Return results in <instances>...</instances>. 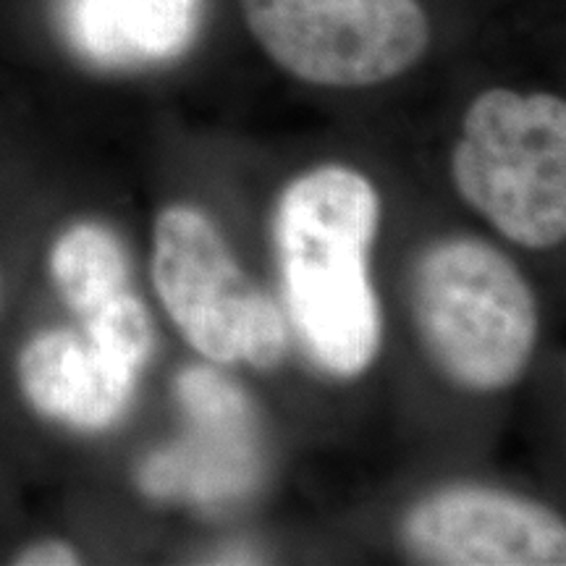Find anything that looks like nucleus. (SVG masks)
<instances>
[{
    "instance_id": "nucleus-1",
    "label": "nucleus",
    "mask_w": 566,
    "mask_h": 566,
    "mask_svg": "<svg viewBox=\"0 0 566 566\" xmlns=\"http://www.w3.org/2000/svg\"><path fill=\"white\" fill-rule=\"evenodd\" d=\"M380 200L367 176L321 166L296 176L275 208L273 239L289 321L317 367L354 378L380 349L370 247Z\"/></svg>"
},
{
    "instance_id": "nucleus-2",
    "label": "nucleus",
    "mask_w": 566,
    "mask_h": 566,
    "mask_svg": "<svg viewBox=\"0 0 566 566\" xmlns=\"http://www.w3.org/2000/svg\"><path fill=\"white\" fill-rule=\"evenodd\" d=\"M409 307L430 359L467 391H501L527 370L537 304L516 265L480 239H443L417 258Z\"/></svg>"
},
{
    "instance_id": "nucleus-3",
    "label": "nucleus",
    "mask_w": 566,
    "mask_h": 566,
    "mask_svg": "<svg viewBox=\"0 0 566 566\" xmlns=\"http://www.w3.org/2000/svg\"><path fill=\"white\" fill-rule=\"evenodd\" d=\"M462 200L509 242L551 250L566 237V105L548 92L488 90L467 108L451 155Z\"/></svg>"
},
{
    "instance_id": "nucleus-4",
    "label": "nucleus",
    "mask_w": 566,
    "mask_h": 566,
    "mask_svg": "<svg viewBox=\"0 0 566 566\" xmlns=\"http://www.w3.org/2000/svg\"><path fill=\"white\" fill-rule=\"evenodd\" d=\"M153 281L187 344L216 365L244 359L273 370L286 354V321L250 281L205 212L174 205L153 229Z\"/></svg>"
},
{
    "instance_id": "nucleus-5",
    "label": "nucleus",
    "mask_w": 566,
    "mask_h": 566,
    "mask_svg": "<svg viewBox=\"0 0 566 566\" xmlns=\"http://www.w3.org/2000/svg\"><path fill=\"white\" fill-rule=\"evenodd\" d=\"M263 51L296 80L370 87L405 74L430 40L417 0H242Z\"/></svg>"
},
{
    "instance_id": "nucleus-6",
    "label": "nucleus",
    "mask_w": 566,
    "mask_h": 566,
    "mask_svg": "<svg viewBox=\"0 0 566 566\" xmlns=\"http://www.w3.org/2000/svg\"><path fill=\"white\" fill-rule=\"evenodd\" d=\"M407 548L441 566H562L566 527L548 506L480 485L428 495L405 522Z\"/></svg>"
},
{
    "instance_id": "nucleus-7",
    "label": "nucleus",
    "mask_w": 566,
    "mask_h": 566,
    "mask_svg": "<svg viewBox=\"0 0 566 566\" xmlns=\"http://www.w3.org/2000/svg\"><path fill=\"white\" fill-rule=\"evenodd\" d=\"M142 365L87 331H40L19 354L24 399L48 420L105 430L129 409Z\"/></svg>"
},
{
    "instance_id": "nucleus-8",
    "label": "nucleus",
    "mask_w": 566,
    "mask_h": 566,
    "mask_svg": "<svg viewBox=\"0 0 566 566\" xmlns=\"http://www.w3.org/2000/svg\"><path fill=\"white\" fill-rule=\"evenodd\" d=\"M200 13L202 0H61L71 48L103 69L176 59L195 40Z\"/></svg>"
},
{
    "instance_id": "nucleus-9",
    "label": "nucleus",
    "mask_w": 566,
    "mask_h": 566,
    "mask_svg": "<svg viewBox=\"0 0 566 566\" xmlns=\"http://www.w3.org/2000/svg\"><path fill=\"white\" fill-rule=\"evenodd\" d=\"M48 273L61 302L82 321L113 296L129 292V252L105 223L82 221L53 242Z\"/></svg>"
},
{
    "instance_id": "nucleus-10",
    "label": "nucleus",
    "mask_w": 566,
    "mask_h": 566,
    "mask_svg": "<svg viewBox=\"0 0 566 566\" xmlns=\"http://www.w3.org/2000/svg\"><path fill=\"white\" fill-rule=\"evenodd\" d=\"M13 564H19V566H74V564H82V556L74 546H69V543L51 537V541H40V543H32V546L21 548L17 558H13Z\"/></svg>"
},
{
    "instance_id": "nucleus-11",
    "label": "nucleus",
    "mask_w": 566,
    "mask_h": 566,
    "mask_svg": "<svg viewBox=\"0 0 566 566\" xmlns=\"http://www.w3.org/2000/svg\"><path fill=\"white\" fill-rule=\"evenodd\" d=\"M0 304H3V281H0Z\"/></svg>"
}]
</instances>
